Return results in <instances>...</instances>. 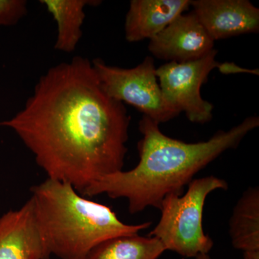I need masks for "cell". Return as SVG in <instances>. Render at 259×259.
<instances>
[{"instance_id": "cell-13", "label": "cell", "mask_w": 259, "mask_h": 259, "mask_svg": "<svg viewBox=\"0 0 259 259\" xmlns=\"http://www.w3.org/2000/svg\"><path fill=\"white\" fill-rule=\"evenodd\" d=\"M164 251V246L157 238L136 234L102 242L83 259H158Z\"/></svg>"}, {"instance_id": "cell-3", "label": "cell", "mask_w": 259, "mask_h": 259, "mask_svg": "<svg viewBox=\"0 0 259 259\" xmlns=\"http://www.w3.org/2000/svg\"><path fill=\"white\" fill-rule=\"evenodd\" d=\"M30 192L50 257L83 259L102 242L139 234L151 225L126 224L110 207L84 198L72 186L60 181L47 178Z\"/></svg>"}, {"instance_id": "cell-2", "label": "cell", "mask_w": 259, "mask_h": 259, "mask_svg": "<svg viewBox=\"0 0 259 259\" xmlns=\"http://www.w3.org/2000/svg\"><path fill=\"white\" fill-rule=\"evenodd\" d=\"M258 126V116H250L229 131H218L208 141L190 144L168 137L159 124L143 115L137 166L100 179L83 196L105 194L112 199L125 198L131 214L148 207L160 209L166 195L182 194L198 172L225 151L236 148Z\"/></svg>"}, {"instance_id": "cell-14", "label": "cell", "mask_w": 259, "mask_h": 259, "mask_svg": "<svg viewBox=\"0 0 259 259\" xmlns=\"http://www.w3.org/2000/svg\"><path fill=\"white\" fill-rule=\"evenodd\" d=\"M25 0H0V27L16 25L26 15Z\"/></svg>"}, {"instance_id": "cell-5", "label": "cell", "mask_w": 259, "mask_h": 259, "mask_svg": "<svg viewBox=\"0 0 259 259\" xmlns=\"http://www.w3.org/2000/svg\"><path fill=\"white\" fill-rule=\"evenodd\" d=\"M92 63L102 88L114 100L132 105L158 124L180 115L163 98L151 56L131 69L111 66L100 59Z\"/></svg>"}, {"instance_id": "cell-11", "label": "cell", "mask_w": 259, "mask_h": 259, "mask_svg": "<svg viewBox=\"0 0 259 259\" xmlns=\"http://www.w3.org/2000/svg\"><path fill=\"white\" fill-rule=\"evenodd\" d=\"M95 0H41L55 20L57 25V36L55 49L62 52L75 51L82 36L85 8L100 4Z\"/></svg>"}, {"instance_id": "cell-17", "label": "cell", "mask_w": 259, "mask_h": 259, "mask_svg": "<svg viewBox=\"0 0 259 259\" xmlns=\"http://www.w3.org/2000/svg\"><path fill=\"white\" fill-rule=\"evenodd\" d=\"M196 259H211L208 254H201L197 255Z\"/></svg>"}, {"instance_id": "cell-10", "label": "cell", "mask_w": 259, "mask_h": 259, "mask_svg": "<svg viewBox=\"0 0 259 259\" xmlns=\"http://www.w3.org/2000/svg\"><path fill=\"white\" fill-rule=\"evenodd\" d=\"M190 7V0H132L125 17L126 40H151Z\"/></svg>"}, {"instance_id": "cell-4", "label": "cell", "mask_w": 259, "mask_h": 259, "mask_svg": "<svg viewBox=\"0 0 259 259\" xmlns=\"http://www.w3.org/2000/svg\"><path fill=\"white\" fill-rule=\"evenodd\" d=\"M228 189L226 181L207 176L192 180L184 195L168 194L161 202L159 222L149 236L159 240L166 250L186 258L208 254L213 241L202 227L204 203L213 191Z\"/></svg>"}, {"instance_id": "cell-9", "label": "cell", "mask_w": 259, "mask_h": 259, "mask_svg": "<svg viewBox=\"0 0 259 259\" xmlns=\"http://www.w3.org/2000/svg\"><path fill=\"white\" fill-rule=\"evenodd\" d=\"M33 199L0 217V259H50Z\"/></svg>"}, {"instance_id": "cell-8", "label": "cell", "mask_w": 259, "mask_h": 259, "mask_svg": "<svg viewBox=\"0 0 259 259\" xmlns=\"http://www.w3.org/2000/svg\"><path fill=\"white\" fill-rule=\"evenodd\" d=\"M191 6L214 41L259 31V9L248 0H193Z\"/></svg>"}, {"instance_id": "cell-15", "label": "cell", "mask_w": 259, "mask_h": 259, "mask_svg": "<svg viewBox=\"0 0 259 259\" xmlns=\"http://www.w3.org/2000/svg\"><path fill=\"white\" fill-rule=\"evenodd\" d=\"M218 69L223 74H241V73L253 75L259 74L258 69H245L233 62H224L223 64H219Z\"/></svg>"}, {"instance_id": "cell-1", "label": "cell", "mask_w": 259, "mask_h": 259, "mask_svg": "<svg viewBox=\"0 0 259 259\" xmlns=\"http://www.w3.org/2000/svg\"><path fill=\"white\" fill-rule=\"evenodd\" d=\"M131 120L102 88L92 61L76 56L42 75L23 108L0 126L18 135L48 178L83 195L122 171Z\"/></svg>"}, {"instance_id": "cell-16", "label": "cell", "mask_w": 259, "mask_h": 259, "mask_svg": "<svg viewBox=\"0 0 259 259\" xmlns=\"http://www.w3.org/2000/svg\"><path fill=\"white\" fill-rule=\"evenodd\" d=\"M243 259H259V251L243 252Z\"/></svg>"}, {"instance_id": "cell-12", "label": "cell", "mask_w": 259, "mask_h": 259, "mask_svg": "<svg viewBox=\"0 0 259 259\" xmlns=\"http://www.w3.org/2000/svg\"><path fill=\"white\" fill-rule=\"evenodd\" d=\"M232 244L243 252L259 251V189L250 187L238 201L229 223Z\"/></svg>"}, {"instance_id": "cell-6", "label": "cell", "mask_w": 259, "mask_h": 259, "mask_svg": "<svg viewBox=\"0 0 259 259\" xmlns=\"http://www.w3.org/2000/svg\"><path fill=\"white\" fill-rule=\"evenodd\" d=\"M218 51L187 62H167L156 68L158 83L165 101L179 113L185 112L194 123L204 124L212 119L214 106L201 96V88L209 74L218 68Z\"/></svg>"}, {"instance_id": "cell-7", "label": "cell", "mask_w": 259, "mask_h": 259, "mask_svg": "<svg viewBox=\"0 0 259 259\" xmlns=\"http://www.w3.org/2000/svg\"><path fill=\"white\" fill-rule=\"evenodd\" d=\"M211 38L193 12L181 14L149 40L148 51L167 62L197 60L214 50Z\"/></svg>"}]
</instances>
